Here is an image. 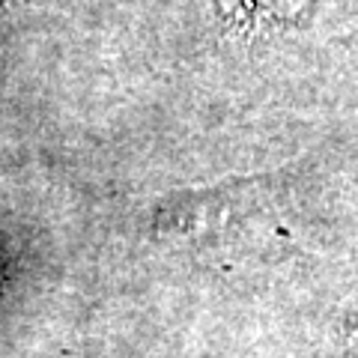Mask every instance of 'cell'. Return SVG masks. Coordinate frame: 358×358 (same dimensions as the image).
<instances>
[{
	"instance_id": "1",
	"label": "cell",
	"mask_w": 358,
	"mask_h": 358,
	"mask_svg": "<svg viewBox=\"0 0 358 358\" xmlns=\"http://www.w3.org/2000/svg\"><path fill=\"white\" fill-rule=\"evenodd\" d=\"M227 3L251 18H281L299 13L305 6V0H227Z\"/></svg>"
}]
</instances>
